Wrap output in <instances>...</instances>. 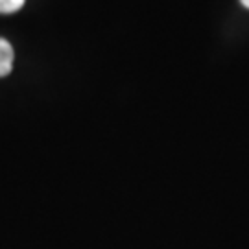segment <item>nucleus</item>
I'll return each instance as SVG.
<instances>
[{"instance_id": "f257e3e1", "label": "nucleus", "mask_w": 249, "mask_h": 249, "mask_svg": "<svg viewBox=\"0 0 249 249\" xmlns=\"http://www.w3.org/2000/svg\"><path fill=\"white\" fill-rule=\"evenodd\" d=\"M13 48L6 39H0V78L8 76L13 69Z\"/></svg>"}, {"instance_id": "f03ea898", "label": "nucleus", "mask_w": 249, "mask_h": 249, "mask_svg": "<svg viewBox=\"0 0 249 249\" xmlns=\"http://www.w3.org/2000/svg\"><path fill=\"white\" fill-rule=\"evenodd\" d=\"M26 0H0V13H15L24 6Z\"/></svg>"}, {"instance_id": "7ed1b4c3", "label": "nucleus", "mask_w": 249, "mask_h": 249, "mask_svg": "<svg viewBox=\"0 0 249 249\" xmlns=\"http://www.w3.org/2000/svg\"><path fill=\"white\" fill-rule=\"evenodd\" d=\"M240 2H242V6H244V8L249 9V0H240Z\"/></svg>"}]
</instances>
